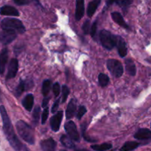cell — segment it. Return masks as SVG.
I'll return each mask as SVG.
<instances>
[{"label": "cell", "mask_w": 151, "mask_h": 151, "mask_svg": "<svg viewBox=\"0 0 151 151\" xmlns=\"http://www.w3.org/2000/svg\"><path fill=\"white\" fill-rule=\"evenodd\" d=\"M0 114H1V119H2L3 131H4L7 141L9 142L12 147L16 151H29V150L18 139L14 129H13V125H12L11 121L6 111L5 108L3 106H0Z\"/></svg>", "instance_id": "cell-1"}, {"label": "cell", "mask_w": 151, "mask_h": 151, "mask_svg": "<svg viewBox=\"0 0 151 151\" xmlns=\"http://www.w3.org/2000/svg\"><path fill=\"white\" fill-rule=\"evenodd\" d=\"M16 127L18 134L24 141L30 145H33L35 143L33 129L28 124L23 120H19L16 122Z\"/></svg>", "instance_id": "cell-2"}, {"label": "cell", "mask_w": 151, "mask_h": 151, "mask_svg": "<svg viewBox=\"0 0 151 151\" xmlns=\"http://www.w3.org/2000/svg\"><path fill=\"white\" fill-rule=\"evenodd\" d=\"M1 27L2 29H12L20 34H23L25 32V27L22 21L15 18L4 19L1 22Z\"/></svg>", "instance_id": "cell-3"}, {"label": "cell", "mask_w": 151, "mask_h": 151, "mask_svg": "<svg viewBox=\"0 0 151 151\" xmlns=\"http://www.w3.org/2000/svg\"><path fill=\"white\" fill-rule=\"evenodd\" d=\"M99 38H100L101 44L106 50H111L114 48L115 46H116L117 36L114 35L109 31L105 29L101 31Z\"/></svg>", "instance_id": "cell-4"}, {"label": "cell", "mask_w": 151, "mask_h": 151, "mask_svg": "<svg viewBox=\"0 0 151 151\" xmlns=\"http://www.w3.org/2000/svg\"><path fill=\"white\" fill-rule=\"evenodd\" d=\"M107 67L109 72L115 78H120L123 75L124 69L120 61L115 59H109L107 61Z\"/></svg>", "instance_id": "cell-5"}, {"label": "cell", "mask_w": 151, "mask_h": 151, "mask_svg": "<svg viewBox=\"0 0 151 151\" xmlns=\"http://www.w3.org/2000/svg\"><path fill=\"white\" fill-rule=\"evenodd\" d=\"M17 32L12 29H2L0 32V41L4 45H7L15 40L17 36Z\"/></svg>", "instance_id": "cell-6"}, {"label": "cell", "mask_w": 151, "mask_h": 151, "mask_svg": "<svg viewBox=\"0 0 151 151\" xmlns=\"http://www.w3.org/2000/svg\"><path fill=\"white\" fill-rule=\"evenodd\" d=\"M65 129L67 134L68 135V137H69L71 139L76 142L80 141L79 134H78V131H77V128L75 123H74L73 121H68V122H67L66 123H65Z\"/></svg>", "instance_id": "cell-7"}, {"label": "cell", "mask_w": 151, "mask_h": 151, "mask_svg": "<svg viewBox=\"0 0 151 151\" xmlns=\"http://www.w3.org/2000/svg\"><path fill=\"white\" fill-rule=\"evenodd\" d=\"M62 117H63V111H59L55 115H53L50 119V127L51 129L53 130L54 132H57L60 128L61 122H62Z\"/></svg>", "instance_id": "cell-8"}, {"label": "cell", "mask_w": 151, "mask_h": 151, "mask_svg": "<svg viewBox=\"0 0 151 151\" xmlns=\"http://www.w3.org/2000/svg\"><path fill=\"white\" fill-rule=\"evenodd\" d=\"M18 68H19V62L16 58H12L10 60V63L8 66V71H7V76H6V79H12V78H15L17 74Z\"/></svg>", "instance_id": "cell-9"}, {"label": "cell", "mask_w": 151, "mask_h": 151, "mask_svg": "<svg viewBox=\"0 0 151 151\" xmlns=\"http://www.w3.org/2000/svg\"><path fill=\"white\" fill-rule=\"evenodd\" d=\"M40 146L42 151H56V142L53 139L49 138L41 141Z\"/></svg>", "instance_id": "cell-10"}, {"label": "cell", "mask_w": 151, "mask_h": 151, "mask_svg": "<svg viewBox=\"0 0 151 151\" xmlns=\"http://www.w3.org/2000/svg\"><path fill=\"white\" fill-rule=\"evenodd\" d=\"M84 13V0H76V1L75 18L77 21L81 20Z\"/></svg>", "instance_id": "cell-11"}, {"label": "cell", "mask_w": 151, "mask_h": 151, "mask_svg": "<svg viewBox=\"0 0 151 151\" xmlns=\"http://www.w3.org/2000/svg\"><path fill=\"white\" fill-rule=\"evenodd\" d=\"M117 49H118V55L121 58H124L127 55V48L126 46V43L124 40L120 36H117V41H116Z\"/></svg>", "instance_id": "cell-12"}, {"label": "cell", "mask_w": 151, "mask_h": 151, "mask_svg": "<svg viewBox=\"0 0 151 151\" xmlns=\"http://www.w3.org/2000/svg\"><path fill=\"white\" fill-rule=\"evenodd\" d=\"M0 14L3 16H19V13L15 7L12 6L5 5L3 6L0 8Z\"/></svg>", "instance_id": "cell-13"}, {"label": "cell", "mask_w": 151, "mask_h": 151, "mask_svg": "<svg viewBox=\"0 0 151 151\" xmlns=\"http://www.w3.org/2000/svg\"><path fill=\"white\" fill-rule=\"evenodd\" d=\"M8 60V50L4 48L0 53V75H2L5 70V66Z\"/></svg>", "instance_id": "cell-14"}, {"label": "cell", "mask_w": 151, "mask_h": 151, "mask_svg": "<svg viewBox=\"0 0 151 151\" xmlns=\"http://www.w3.org/2000/svg\"><path fill=\"white\" fill-rule=\"evenodd\" d=\"M76 111V100L75 99H71L70 101L68 103L66 113H65L67 119H72L75 115Z\"/></svg>", "instance_id": "cell-15"}, {"label": "cell", "mask_w": 151, "mask_h": 151, "mask_svg": "<svg viewBox=\"0 0 151 151\" xmlns=\"http://www.w3.org/2000/svg\"><path fill=\"white\" fill-rule=\"evenodd\" d=\"M135 139L139 140H147L151 139V131L147 128H141L134 135Z\"/></svg>", "instance_id": "cell-16"}, {"label": "cell", "mask_w": 151, "mask_h": 151, "mask_svg": "<svg viewBox=\"0 0 151 151\" xmlns=\"http://www.w3.org/2000/svg\"><path fill=\"white\" fill-rule=\"evenodd\" d=\"M111 17H112L113 20L117 24L119 25L121 27L124 28V29H130L128 25L127 24V23L124 21V18L121 16V13H118V12H113V13H111Z\"/></svg>", "instance_id": "cell-17"}, {"label": "cell", "mask_w": 151, "mask_h": 151, "mask_svg": "<svg viewBox=\"0 0 151 151\" xmlns=\"http://www.w3.org/2000/svg\"><path fill=\"white\" fill-rule=\"evenodd\" d=\"M33 102H34L33 95L31 94H28L25 98H24V100H22V106H24V108H25L28 111H31L33 109Z\"/></svg>", "instance_id": "cell-18"}, {"label": "cell", "mask_w": 151, "mask_h": 151, "mask_svg": "<svg viewBox=\"0 0 151 151\" xmlns=\"http://www.w3.org/2000/svg\"><path fill=\"white\" fill-rule=\"evenodd\" d=\"M101 1H102V0H93V1H91L89 3L87 10V16L91 18L92 16H93V14H94L95 12H96V9L98 8L99 5L100 4Z\"/></svg>", "instance_id": "cell-19"}, {"label": "cell", "mask_w": 151, "mask_h": 151, "mask_svg": "<svg viewBox=\"0 0 151 151\" xmlns=\"http://www.w3.org/2000/svg\"><path fill=\"white\" fill-rule=\"evenodd\" d=\"M125 66L127 72L131 76H135L136 74V68L135 63L131 59H126L125 60Z\"/></svg>", "instance_id": "cell-20"}, {"label": "cell", "mask_w": 151, "mask_h": 151, "mask_svg": "<svg viewBox=\"0 0 151 151\" xmlns=\"http://www.w3.org/2000/svg\"><path fill=\"white\" fill-rule=\"evenodd\" d=\"M60 142L62 145L68 149H74L75 148V145L73 142L72 139L66 135H62L60 138Z\"/></svg>", "instance_id": "cell-21"}, {"label": "cell", "mask_w": 151, "mask_h": 151, "mask_svg": "<svg viewBox=\"0 0 151 151\" xmlns=\"http://www.w3.org/2000/svg\"><path fill=\"white\" fill-rule=\"evenodd\" d=\"M139 146V143L136 142H127L120 149V151H131Z\"/></svg>", "instance_id": "cell-22"}, {"label": "cell", "mask_w": 151, "mask_h": 151, "mask_svg": "<svg viewBox=\"0 0 151 151\" xmlns=\"http://www.w3.org/2000/svg\"><path fill=\"white\" fill-rule=\"evenodd\" d=\"M112 147V145L108 143H104L102 145H93L91 146V148L96 151H106L110 150Z\"/></svg>", "instance_id": "cell-23"}, {"label": "cell", "mask_w": 151, "mask_h": 151, "mask_svg": "<svg viewBox=\"0 0 151 151\" xmlns=\"http://www.w3.org/2000/svg\"><path fill=\"white\" fill-rule=\"evenodd\" d=\"M99 83L102 87H106L110 82L109 77L103 73L99 74Z\"/></svg>", "instance_id": "cell-24"}, {"label": "cell", "mask_w": 151, "mask_h": 151, "mask_svg": "<svg viewBox=\"0 0 151 151\" xmlns=\"http://www.w3.org/2000/svg\"><path fill=\"white\" fill-rule=\"evenodd\" d=\"M50 88H51V81L50 80H45L43 82L42 88H41V92L44 97H46L48 94Z\"/></svg>", "instance_id": "cell-25"}, {"label": "cell", "mask_w": 151, "mask_h": 151, "mask_svg": "<svg viewBox=\"0 0 151 151\" xmlns=\"http://www.w3.org/2000/svg\"><path fill=\"white\" fill-rule=\"evenodd\" d=\"M26 83L24 81H21L20 83H19V85L17 86L16 88V91H15V94H16V97H19L21 94L23 93V91L26 89L27 88Z\"/></svg>", "instance_id": "cell-26"}, {"label": "cell", "mask_w": 151, "mask_h": 151, "mask_svg": "<svg viewBox=\"0 0 151 151\" xmlns=\"http://www.w3.org/2000/svg\"><path fill=\"white\" fill-rule=\"evenodd\" d=\"M40 111H41V109H40L39 106H36L34 109L33 112V122L35 125H36L39 121Z\"/></svg>", "instance_id": "cell-27"}, {"label": "cell", "mask_w": 151, "mask_h": 151, "mask_svg": "<svg viewBox=\"0 0 151 151\" xmlns=\"http://www.w3.org/2000/svg\"><path fill=\"white\" fill-rule=\"evenodd\" d=\"M133 1V0H118L117 3L122 8V10H124V11H127V10L130 7V4H132Z\"/></svg>", "instance_id": "cell-28"}, {"label": "cell", "mask_w": 151, "mask_h": 151, "mask_svg": "<svg viewBox=\"0 0 151 151\" xmlns=\"http://www.w3.org/2000/svg\"><path fill=\"white\" fill-rule=\"evenodd\" d=\"M62 103H65L67 100V98H68V95L70 94V89L68 88V87L67 86L64 85L62 86Z\"/></svg>", "instance_id": "cell-29"}, {"label": "cell", "mask_w": 151, "mask_h": 151, "mask_svg": "<svg viewBox=\"0 0 151 151\" xmlns=\"http://www.w3.org/2000/svg\"><path fill=\"white\" fill-rule=\"evenodd\" d=\"M87 113V109L84 106H81L78 109V110L77 111V113H76V117L78 119H81V117L84 116L85 114Z\"/></svg>", "instance_id": "cell-30"}, {"label": "cell", "mask_w": 151, "mask_h": 151, "mask_svg": "<svg viewBox=\"0 0 151 151\" xmlns=\"http://www.w3.org/2000/svg\"><path fill=\"white\" fill-rule=\"evenodd\" d=\"M49 115V109L48 108H44V110L43 111L42 114H41V124L44 125L47 121V117Z\"/></svg>", "instance_id": "cell-31"}, {"label": "cell", "mask_w": 151, "mask_h": 151, "mask_svg": "<svg viewBox=\"0 0 151 151\" xmlns=\"http://www.w3.org/2000/svg\"><path fill=\"white\" fill-rule=\"evenodd\" d=\"M53 91L54 93V95L56 97H58L60 94V85L59 83H56L53 86Z\"/></svg>", "instance_id": "cell-32"}, {"label": "cell", "mask_w": 151, "mask_h": 151, "mask_svg": "<svg viewBox=\"0 0 151 151\" xmlns=\"http://www.w3.org/2000/svg\"><path fill=\"white\" fill-rule=\"evenodd\" d=\"M82 30L85 35H87L90 30V22L89 21H85L82 25Z\"/></svg>", "instance_id": "cell-33"}, {"label": "cell", "mask_w": 151, "mask_h": 151, "mask_svg": "<svg viewBox=\"0 0 151 151\" xmlns=\"http://www.w3.org/2000/svg\"><path fill=\"white\" fill-rule=\"evenodd\" d=\"M96 29H97V22H93V25H92L91 28H90V35L92 37H93L96 34Z\"/></svg>", "instance_id": "cell-34"}, {"label": "cell", "mask_w": 151, "mask_h": 151, "mask_svg": "<svg viewBox=\"0 0 151 151\" xmlns=\"http://www.w3.org/2000/svg\"><path fill=\"white\" fill-rule=\"evenodd\" d=\"M59 100L58 99V100H56V101L54 103L53 106H52V108H51V112H52V113L54 114V113H56V111H57L58 108H59Z\"/></svg>", "instance_id": "cell-35"}, {"label": "cell", "mask_w": 151, "mask_h": 151, "mask_svg": "<svg viewBox=\"0 0 151 151\" xmlns=\"http://www.w3.org/2000/svg\"><path fill=\"white\" fill-rule=\"evenodd\" d=\"M13 1L17 5H26L30 2L29 0H13Z\"/></svg>", "instance_id": "cell-36"}, {"label": "cell", "mask_w": 151, "mask_h": 151, "mask_svg": "<svg viewBox=\"0 0 151 151\" xmlns=\"http://www.w3.org/2000/svg\"><path fill=\"white\" fill-rule=\"evenodd\" d=\"M49 97H44V100H43L42 101V107L43 108H46V106H47V104H48V102H49Z\"/></svg>", "instance_id": "cell-37"}, {"label": "cell", "mask_w": 151, "mask_h": 151, "mask_svg": "<svg viewBox=\"0 0 151 151\" xmlns=\"http://www.w3.org/2000/svg\"><path fill=\"white\" fill-rule=\"evenodd\" d=\"M118 0H107V2H106L107 6V7H109V6L112 5L113 3L118 2Z\"/></svg>", "instance_id": "cell-38"}, {"label": "cell", "mask_w": 151, "mask_h": 151, "mask_svg": "<svg viewBox=\"0 0 151 151\" xmlns=\"http://www.w3.org/2000/svg\"><path fill=\"white\" fill-rule=\"evenodd\" d=\"M60 151H66V150H60ZM76 151H88V150H84V149H82V150H76Z\"/></svg>", "instance_id": "cell-39"}]
</instances>
